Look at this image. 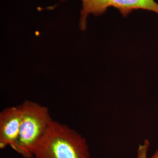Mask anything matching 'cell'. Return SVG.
<instances>
[{
    "instance_id": "2",
    "label": "cell",
    "mask_w": 158,
    "mask_h": 158,
    "mask_svg": "<svg viewBox=\"0 0 158 158\" xmlns=\"http://www.w3.org/2000/svg\"><path fill=\"white\" fill-rule=\"evenodd\" d=\"M19 107L23 115L19 133L10 147L24 158H33L53 120L49 109L36 102L26 100Z\"/></svg>"
},
{
    "instance_id": "4",
    "label": "cell",
    "mask_w": 158,
    "mask_h": 158,
    "mask_svg": "<svg viewBox=\"0 0 158 158\" xmlns=\"http://www.w3.org/2000/svg\"><path fill=\"white\" fill-rule=\"evenodd\" d=\"M19 106L4 108L0 113V148L11 147L19 135L22 121Z\"/></svg>"
},
{
    "instance_id": "3",
    "label": "cell",
    "mask_w": 158,
    "mask_h": 158,
    "mask_svg": "<svg viewBox=\"0 0 158 158\" xmlns=\"http://www.w3.org/2000/svg\"><path fill=\"white\" fill-rule=\"evenodd\" d=\"M65 1V0H62ZM81 8L80 12L79 27L85 31L87 27L89 17L100 16L109 8L118 10L124 17H127L134 10H142L158 15V3L155 0H80Z\"/></svg>"
},
{
    "instance_id": "5",
    "label": "cell",
    "mask_w": 158,
    "mask_h": 158,
    "mask_svg": "<svg viewBox=\"0 0 158 158\" xmlns=\"http://www.w3.org/2000/svg\"><path fill=\"white\" fill-rule=\"evenodd\" d=\"M149 147V142L145 140L143 145H141L138 150V157L137 158H147V151ZM151 158H158V149L154 153Z\"/></svg>"
},
{
    "instance_id": "1",
    "label": "cell",
    "mask_w": 158,
    "mask_h": 158,
    "mask_svg": "<svg viewBox=\"0 0 158 158\" xmlns=\"http://www.w3.org/2000/svg\"><path fill=\"white\" fill-rule=\"evenodd\" d=\"M34 158H90L85 139L66 125L53 121L40 142Z\"/></svg>"
}]
</instances>
